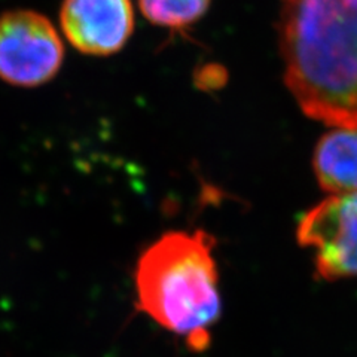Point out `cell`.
<instances>
[{"instance_id": "277c9868", "label": "cell", "mask_w": 357, "mask_h": 357, "mask_svg": "<svg viewBox=\"0 0 357 357\" xmlns=\"http://www.w3.org/2000/svg\"><path fill=\"white\" fill-rule=\"evenodd\" d=\"M298 243L311 249L319 277L357 278V192L331 195L299 219Z\"/></svg>"}, {"instance_id": "5b68a950", "label": "cell", "mask_w": 357, "mask_h": 357, "mask_svg": "<svg viewBox=\"0 0 357 357\" xmlns=\"http://www.w3.org/2000/svg\"><path fill=\"white\" fill-rule=\"evenodd\" d=\"M64 36L89 55H110L130 39L134 13L130 0H64L60 10Z\"/></svg>"}, {"instance_id": "8992f818", "label": "cell", "mask_w": 357, "mask_h": 357, "mask_svg": "<svg viewBox=\"0 0 357 357\" xmlns=\"http://www.w3.org/2000/svg\"><path fill=\"white\" fill-rule=\"evenodd\" d=\"M319 185L332 195L357 192V128H333L312 155Z\"/></svg>"}, {"instance_id": "3957f363", "label": "cell", "mask_w": 357, "mask_h": 357, "mask_svg": "<svg viewBox=\"0 0 357 357\" xmlns=\"http://www.w3.org/2000/svg\"><path fill=\"white\" fill-rule=\"evenodd\" d=\"M63 42L52 22L35 10L0 15V79L15 86H39L59 73Z\"/></svg>"}, {"instance_id": "6da1fadb", "label": "cell", "mask_w": 357, "mask_h": 357, "mask_svg": "<svg viewBox=\"0 0 357 357\" xmlns=\"http://www.w3.org/2000/svg\"><path fill=\"white\" fill-rule=\"evenodd\" d=\"M280 50L301 110L357 128V0H282Z\"/></svg>"}, {"instance_id": "7a4b0ae2", "label": "cell", "mask_w": 357, "mask_h": 357, "mask_svg": "<svg viewBox=\"0 0 357 357\" xmlns=\"http://www.w3.org/2000/svg\"><path fill=\"white\" fill-rule=\"evenodd\" d=\"M213 248L206 231L165 232L144 249L134 271L139 308L198 351L210 344L222 311Z\"/></svg>"}, {"instance_id": "52a82bcc", "label": "cell", "mask_w": 357, "mask_h": 357, "mask_svg": "<svg viewBox=\"0 0 357 357\" xmlns=\"http://www.w3.org/2000/svg\"><path fill=\"white\" fill-rule=\"evenodd\" d=\"M139 5L153 24L181 30L203 17L210 0H139Z\"/></svg>"}]
</instances>
